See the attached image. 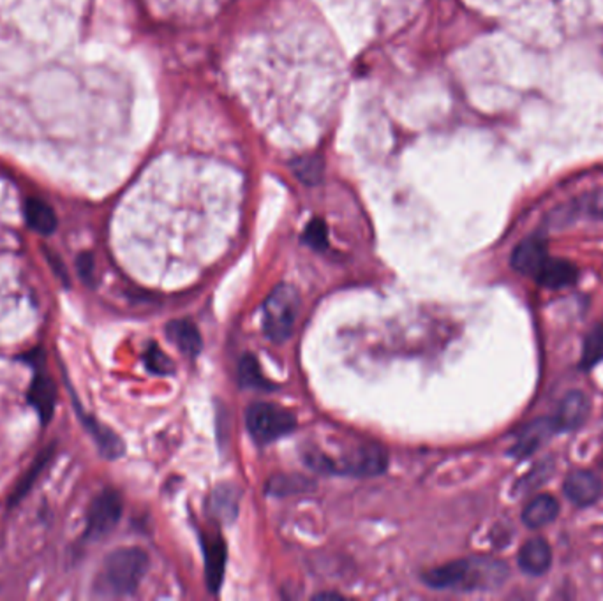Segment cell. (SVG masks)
Returning a JSON list of instances; mask_svg holds the SVG:
<instances>
[{"label": "cell", "instance_id": "cell-1", "mask_svg": "<svg viewBox=\"0 0 603 601\" xmlns=\"http://www.w3.org/2000/svg\"><path fill=\"white\" fill-rule=\"evenodd\" d=\"M508 577L506 564L487 558L460 559L438 566L423 575V582L432 589L487 591L499 587Z\"/></svg>", "mask_w": 603, "mask_h": 601}, {"label": "cell", "instance_id": "cell-2", "mask_svg": "<svg viewBox=\"0 0 603 601\" xmlns=\"http://www.w3.org/2000/svg\"><path fill=\"white\" fill-rule=\"evenodd\" d=\"M149 569V556L136 547L112 552L101 568L99 587L114 596L133 595Z\"/></svg>", "mask_w": 603, "mask_h": 601}, {"label": "cell", "instance_id": "cell-3", "mask_svg": "<svg viewBox=\"0 0 603 601\" xmlns=\"http://www.w3.org/2000/svg\"><path fill=\"white\" fill-rule=\"evenodd\" d=\"M301 312V297L290 284L277 286L264 303V332L272 342H286Z\"/></svg>", "mask_w": 603, "mask_h": 601}, {"label": "cell", "instance_id": "cell-4", "mask_svg": "<svg viewBox=\"0 0 603 601\" xmlns=\"http://www.w3.org/2000/svg\"><path fill=\"white\" fill-rule=\"evenodd\" d=\"M246 425L256 443L266 445L283 436L292 434V430L297 425V420L292 411L281 406L268 402H255L246 411Z\"/></svg>", "mask_w": 603, "mask_h": 601}, {"label": "cell", "instance_id": "cell-5", "mask_svg": "<svg viewBox=\"0 0 603 601\" xmlns=\"http://www.w3.org/2000/svg\"><path fill=\"white\" fill-rule=\"evenodd\" d=\"M388 466V455L377 445H358L342 455L340 460H332V473L351 476H377Z\"/></svg>", "mask_w": 603, "mask_h": 601}, {"label": "cell", "instance_id": "cell-6", "mask_svg": "<svg viewBox=\"0 0 603 601\" xmlns=\"http://www.w3.org/2000/svg\"><path fill=\"white\" fill-rule=\"evenodd\" d=\"M122 517V499L115 490H103L88 506L87 538H103L114 531Z\"/></svg>", "mask_w": 603, "mask_h": 601}, {"label": "cell", "instance_id": "cell-7", "mask_svg": "<svg viewBox=\"0 0 603 601\" xmlns=\"http://www.w3.org/2000/svg\"><path fill=\"white\" fill-rule=\"evenodd\" d=\"M563 489H565L566 497L580 508L595 504L603 495L602 480L595 473L586 471V469L570 473L566 476Z\"/></svg>", "mask_w": 603, "mask_h": 601}, {"label": "cell", "instance_id": "cell-8", "mask_svg": "<svg viewBox=\"0 0 603 601\" xmlns=\"http://www.w3.org/2000/svg\"><path fill=\"white\" fill-rule=\"evenodd\" d=\"M589 411H591L589 397L579 390H571L563 397L558 413L552 420L556 423L558 432H571L586 423Z\"/></svg>", "mask_w": 603, "mask_h": 601}, {"label": "cell", "instance_id": "cell-9", "mask_svg": "<svg viewBox=\"0 0 603 601\" xmlns=\"http://www.w3.org/2000/svg\"><path fill=\"white\" fill-rule=\"evenodd\" d=\"M554 432H558V429L552 418H538L536 421L529 423L528 427L521 432L519 439L510 450V455L519 460L526 458L538 450L543 443H547Z\"/></svg>", "mask_w": 603, "mask_h": 601}, {"label": "cell", "instance_id": "cell-10", "mask_svg": "<svg viewBox=\"0 0 603 601\" xmlns=\"http://www.w3.org/2000/svg\"><path fill=\"white\" fill-rule=\"evenodd\" d=\"M547 258H549L547 244L538 236H531L515 247L512 254V266L523 275L534 277L538 270L547 262Z\"/></svg>", "mask_w": 603, "mask_h": 601}, {"label": "cell", "instance_id": "cell-11", "mask_svg": "<svg viewBox=\"0 0 603 601\" xmlns=\"http://www.w3.org/2000/svg\"><path fill=\"white\" fill-rule=\"evenodd\" d=\"M533 279L543 288L561 290V288H568L577 282L579 270L575 264L566 260L549 256L547 262L538 270V273Z\"/></svg>", "mask_w": 603, "mask_h": 601}, {"label": "cell", "instance_id": "cell-12", "mask_svg": "<svg viewBox=\"0 0 603 601\" xmlns=\"http://www.w3.org/2000/svg\"><path fill=\"white\" fill-rule=\"evenodd\" d=\"M552 564L551 545L543 538H531L519 552V566L528 575H543Z\"/></svg>", "mask_w": 603, "mask_h": 601}, {"label": "cell", "instance_id": "cell-13", "mask_svg": "<svg viewBox=\"0 0 603 601\" xmlns=\"http://www.w3.org/2000/svg\"><path fill=\"white\" fill-rule=\"evenodd\" d=\"M166 336L179 347V351L184 353L186 356H196L203 347L201 334L190 319L172 321L166 327Z\"/></svg>", "mask_w": 603, "mask_h": 601}, {"label": "cell", "instance_id": "cell-14", "mask_svg": "<svg viewBox=\"0 0 603 601\" xmlns=\"http://www.w3.org/2000/svg\"><path fill=\"white\" fill-rule=\"evenodd\" d=\"M558 513H560V503L556 501V497L549 494H540L526 504L523 512V521L531 529H540L554 522Z\"/></svg>", "mask_w": 603, "mask_h": 601}, {"label": "cell", "instance_id": "cell-15", "mask_svg": "<svg viewBox=\"0 0 603 601\" xmlns=\"http://www.w3.org/2000/svg\"><path fill=\"white\" fill-rule=\"evenodd\" d=\"M205 571H207V584L210 591H219L225 577V564H227V547L221 538L207 540L205 545Z\"/></svg>", "mask_w": 603, "mask_h": 601}, {"label": "cell", "instance_id": "cell-16", "mask_svg": "<svg viewBox=\"0 0 603 601\" xmlns=\"http://www.w3.org/2000/svg\"><path fill=\"white\" fill-rule=\"evenodd\" d=\"M29 401L36 408V411L42 418V421H48L55 411V401H57L55 383L46 374L38 373V376L34 377V381L31 384Z\"/></svg>", "mask_w": 603, "mask_h": 601}, {"label": "cell", "instance_id": "cell-17", "mask_svg": "<svg viewBox=\"0 0 603 601\" xmlns=\"http://www.w3.org/2000/svg\"><path fill=\"white\" fill-rule=\"evenodd\" d=\"M25 221L39 235H51L57 229L55 210L39 198H29L25 201Z\"/></svg>", "mask_w": 603, "mask_h": 601}, {"label": "cell", "instance_id": "cell-18", "mask_svg": "<svg viewBox=\"0 0 603 601\" xmlns=\"http://www.w3.org/2000/svg\"><path fill=\"white\" fill-rule=\"evenodd\" d=\"M290 168L293 175L305 186L320 184L323 179V170H325L323 159L316 153H309V155H302V157L293 159L290 162Z\"/></svg>", "mask_w": 603, "mask_h": 601}, {"label": "cell", "instance_id": "cell-19", "mask_svg": "<svg viewBox=\"0 0 603 601\" xmlns=\"http://www.w3.org/2000/svg\"><path fill=\"white\" fill-rule=\"evenodd\" d=\"M81 421L87 425V429L90 430V434L94 436V439L97 441L99 448H101V453L108 458H115L118 455H122L124 451V447H122V441L115 436L114 432L107 427H103L101 423H97L96 420H90V418H83L81 416Z\"/></svg>", "mask_w": 603, "mask_h": 601}, {"label": "cell", "instance_id": "cell-20", "mask_svg": "<svg viewBox=\"0 0 603 601\" xmlns=\"http://www.w3.org/2000/svg\"><path fill=\"white\" fill-rule=\"evenodd\" d=\"M603 360V321L595 325L591 328V332L588 334L586 342H584V349H582V358H580V365L582 369L589 371L595 365H598Z\"/></svg>", "mask_w": 603, "mask_h": 601}, {"label": "cell", "instance_id": "cell-21", "mask_svg": "<svg viewBox=\"0 0 603 601\" xmlns=\"http://www.w3.org/2000/svg\"><path fill=\"white\" fill-rule=\"evenodd\" d=\"M238 377H240L242 386H246V388H260L262 390V388H270L272 386L264 379V374H262V369H260V364H258V360L253 355L242 356L240 369H238Z\"/></svg>", "mask_w": 603, "mask_h": 601}, {"label": "cell", "instance_id": "cell-22", "mask_svg": "<svg viewBox=\"0 0 603 601\" xmlns=\"http://www.w3.org/2000/svg\"><path fill=\"white\" fill-rule=\"evenodd\" d=\"M145 364H147V369L153 373V374H161V376H166V374H173L175 367H173V362L166 356L164 351H161L155 344H151V347L147 349V355H145Z\"/></svg>", "mask_w": 603, "mask_h": 601}, {"label": "cell", "instance_id": "cell-23", "mask_svg": "<svg viewBox=\"0 0 603 601\" xmlns=\"http://www.w3.org/2000/svg\"><path fill=\"white\" fill-rule=\"evenodd\" d=\"M303 242L316 249V251H323L329 245V236H327V226L321 219H312L305 231H303Z\"/></svg>", "mask_w": 603, "mask_h": 601}, {"label": "cell", "instance_id": "cell-24", "mask_svg": "<svg viewBox=\"0 0 603 601\" xmlns=\"http://www.w3.org/2000/svg\"><path fill=\"white\" fill-rule=\"evenodd\" d=\"M575 212H582L588 217L603 219V190L591 192L575 201Z\"/></svg>", "mask_w": 603, "mask_h": 601}, {"label": "cell", "instance_id": "cell-25", "mask_svg": "<svg viewBox=\"0 0 603 601\" xmlns=\"http://www.w3.org/2000/svg\"><path fill=\"white\" fill-rule=\"evenodd\" d=\"M303 478L299 476H277L272 478V482L268 484V492L275 494V495H286V494H293V492H301L305 487Z\"/></svg>", "mask_w": 603, "mask_h": 601}, {"label": "cell", "instance_id": "cell-26", "mask_svg": "<svg viewBox=\"0 0 603 601\" xmlns=\"http://www.w3.org/2000/svg\"><path fill=\"white\" fill-rule=\"evenodd\" d=\"M51 453H53V447H50L48 450L42 451L41 455L38 457V460H36V464L32 466V469L29 471V475L25 476V480L16 487V492H14V497H11V503L13 501H18L27 490H29V487L32 485V482L36 480V476H38L39 473L42 471V467L48 464V460H50V457H51Z\"/></svg>", "mask_w": 603, "mask_h": 601}, {"label": "cell", "instance_id": "cell-27", "mask_svg": "<svg viewBox=\"0 0 603 601\" xmlns=\"http://www.w3.org/2000/svg\"><path fill=\"white\" fill-rule=\"evenodd\" d=\"M76 268H78V273H79L81 279H85V281L92 279V275H94V258H92V254H88V253L79 254L78 262H76Z\"/></svg>", "mask_w": 603, "mask_h": 601}, {"label": "cell", "instance_id": "cell-28", "mask_svg": "<svg viewBox=\"0 0 603 601\" xmlns=\"http://www.w3.org/2000/svg\"><path fill=\"white\" fill-rule=\"evenodd\" d=\"M314 600H342V596H339V595H334V593H323V595H318V596H314Z\"/></svg>", "mask_w": 603, "mask_h": 601}]
</instances>
